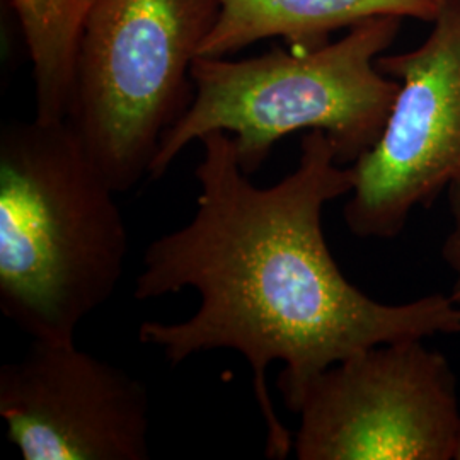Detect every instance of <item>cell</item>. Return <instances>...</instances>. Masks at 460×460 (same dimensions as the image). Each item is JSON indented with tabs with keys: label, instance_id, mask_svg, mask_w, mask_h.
<instances>
[{
	"label": "cell",
	"instance_id": "obj_8",
	"mask_svg": "<svg viewBox=\"0 0 460 460\" xmlns=\"http://www.w3.org/2000/svg\"><path fill=\"white\" fill-rule=\"evenodd\" d=\"M218 16L199 57H227L266 38L315 49L331 33L380 16L431 22L444 0H217Z\"/></svg>",
	"mask_w": 460,
	"mask_h": 460
},
{
	"label": "cell",
	"instance_id": "obj_10",
	"mask_svg": "<svg viewBox=\"0 0 460 460\" xmlns=\"http://www.w3.org/2000/svg\"><path fill=\"white\" fill-rule=\"evenodd\" d=\"M447 193H448L450 214H452V229L445 239L442 256L448 270L454 275L448 296L460 304V182L452 184L447 190Z\"/></svg>",
	"mask_w": 460,
	"mask_h": 460
},
{
	"label": "cell",
	"instance_id": "obj_1",
	"mask_svg": "<svg viewBox=\"0 0 460 460\" xmlns=\"http://www.w3.org/2000/svg\"><path fill=\"white\" fill-rule=\"evenodd\" d=\"M199 142L197 212L147 247L135 283L137 300L191 288L199 305L182 323H144L138 338L171 365L212 349L241 353L263 416L264 454L287 459L294 438L268 391L271 363L285 365L277 385L296 414L309 384L334 363L399 340L460 334V304L444 294L384 304L348 281L331 256L323 212L351 193L355 172L326 133H305L296 171L270 188L249 181L229 133Z\"/></svg>",
	"mask_w": 460,
	"mask_h": 460
},
{
	"label": "cell",
	"instance_id": "obj_11",
	"mask_svg": "<svg viewBox=\"0 0 460 460\" xmlns=\"http://www.w3.org/2000/svg\"><path fill=\"white\" fill-rule=\"evenodd\" d=\"M460 460V433H459V442H457V450H456V459Z\"/></svg>",
	"mask_w": 460,
	"mask_h": 460
},
{
	"label": "cell",
	"instance_id": "obj_9",
	"mask_svg": "<svg viewBox=\"0 0 460 460\" xmlns=\"http://www.w3.org/2000/svg\"><path fill=\"white\" fill-rule=\"evenodd\" d=\"M98 0H11L33 66L34 119L66 121L87 17Z\"/></svg>",
	"mask_w": 460,
	"mask_h": 460
},
{
	"label": "cell",
	"instance_id": "obj_7",
	"mask_svg": "<svg viewBox=\"0 0 460 460\" xmlns=\"http://www.w3.org/2000/svg\"><path fill=\"white\" fill-rule=\"evenodd\" d=\"M0 416L26 460H147V387L74 343L33 340L0 368Z\"/></svg>",
	"mask_w": 460,
	"mask_h": 460
},
{
	"label": "cell",
	"instance_id": "obj_3",
	"mask_svg": "<svg viewBox=\"0 0 460 460\" xmlns=\"http://www.w3.org/2000/svg\"><path fill=\"white\" fill-rule=\"evenodd\" d=\"M401 21L372 17L315 49L244 60L198 57L193 99L163 137L148 178H163L184 148L212 132L229 133L247 176L279 140L300 130L326 133L338 161L353 164L377 142L399 93L377 58L393 47Z\"/></svg>",
	"mask_w": 460,
	"mask_h": 460
},
{
	"label": "cell",
	"instance_id": "obj_5",
	"mask_svg": "<svg viewBox=\"0 0 460 460\" xmlns=\"http://www.w3.org/2000/svg\"><path fill=\"white\" fill-rule=\"evenodd\" d=\"M296 414V459H456L457 378L447 357L420 338L331 365L309 384Z\"/></svg>",
	"mask_w": 460,
	"mask_h": 460
},
{
	"label": "cell",
	"instance_id": "obj_2",
	"mask_svg": "<svg viewBox=\"0 0 460 460\" xmlns=\"http://www.w3.org/2000/svg\"><path fill=\"white\" fill-rule=\"evenodd\" d=\"M119 195L68 121L0 133V311L38 341L74 343L123 277Z\"/></svg>",
	"mask_w": 460,
	"mask_h": 460
},
{
	"label": "cell",
	"instance_id": "obj_4",
	"mask_svg": "<svg viewBox=\"0 0 460 460\" xmlns=\"http://www.w3.org/2000/svg\"><path fill=\"white\" fill-rule=\"evenodd\" d=\"M217 0H98L84 28L66 121L125 193L150 176L165 132L188 110L191 68Z\"/></svg>",
	"mask_w": 460,
	"mask_h": 460
},
{
	"label": "cell",
	"instance_id": "obj_6",
	"mask_svg": "<svg viewBox=\"0 0 460 460\" xmlns=\"http://www.w3.org/2000/svg\"><path fill=\"white\" fill-rule=\"evenodd\" d=\"M416 49L380 55L399 93L377 142L351 167L346 227L362 239H394L412 210L460 182V0H444Z\"/></svg>",
	"mask_w": 460,
	"mask_h": 460
}]
</instances>
